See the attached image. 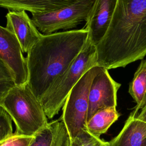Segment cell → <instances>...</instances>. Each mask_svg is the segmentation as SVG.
<instances>
[{
    "label": "cell",
    "mask_w": 146,
    "mask_h": 146,
    "mask_svg": "<svg viewBox=\"0 0 146 146\" xmlns=\"http://www.w3.org/2000/svg\"><path fill=\"white\" fill-rule=\"evenodd\" d=\"M98 66L124 67L146 55V0H117L107 33L96 46Z\"/></svg>",
    "instance_id": "6da1fadb"
},
{
    "label": "cell",
    "mask_w": 146,
    "mask_h": 146,
    "mask_svg": "<svg viewBox=\"0 0 146 146\" xmlns=\"http://www.w3.org/2000/svg\"><path fill=\"white\" fill-rule=\"evenodd\" d=\"M54 120L34 135V139L29 146H50L54 135Z\"/></svg>",
    "instance_id": "ac0fdd59"
},
{
    "label": "cell",
    "mask_w": 146,
    "mask_h": 146,
    "mask_svg": "<svg viewBox=\"0 0 146 146\" xmlns=\"http://www.w3.org/2000/svg\"><path fill=\"white\" fill-rule=\"evenodd\" d=\"M128 92L136 105L133 111L138 113L146 105V59H142L129 85Z\"/></svg>",
    "instance_id": "5bb4252c"
},
{
    "label": "cell",
    "mask_w": 146,
    "mask_h": 146,
    "mask_svg": "<svg viewBox=\"0 0 146 146\" xmlns=\"http://www.w3.org/2000/svg\"><path fill=\"white\" fill-rule=\"evenodd\" d=\"M0 58L9 68L16 85L27 83L26 58L15 35L0 26Z\"/></svg>",
    "instance_id": "52a82bcc"
},
{
    "label": "cell",
    "mask_w": 146,
    "mask_h": 146,
    "mask_svg": "<svg viewBox=\"0 0 146 146\" xmlns=\"http://www.w3.org/2000/svg\"><path fill=\"white\" fill-rule=\"evenodd\" d=\"M95 0H79L73 4L55 11L40 14H32L31 20L43 35L59 30L76 27L82 21H87Z\"/></svg>",
    "instance_id": "8992f818"
},
{
    "label": "cell",
    "mask_w": 146,
    "mask_h": 146,
    "mask_svg": "<svg viewBox=\"0 0 146 146\" xmlns=\"http://www.w3.org/2000/svg\"><path fill=\"white\" fill-rule=\"evenodd\" d=\"M119 116L116 107L99 110L87 120L85 130L93 136L100 138V136L107 131Z\"/></svg>",
    "instance_id": "4fadbf2b"
},
{
    "label": "cell",
    "mask_w": 146,
    "mask_h": 146,
    "mask_svg": "<svg viewBox=\"0 0 146 146\" xmlns=\"http://www.w3.org/2000/svg\"><path fill=\"white\" fill-rule=\"evenodd\" d=\"M137 117L139 119L146 123V105L141 109V112L137 115Z\"/></svg>",
    "instance_id": "44dd1931"
},
{
    "label": "cell",
    "mask_w": 146,
    "mask_h": 146,
    "mask_svg": "<svg viewBox=\"0 0 146 146\" xmlns=\"http://www.w3.org/2000/svg\"><path fill=\"white\" fill-rule=\"evenodd\" d=\"M13 121L6 111L0 106V140L14 134Z\"/></svg>",
    "instance_id": "d6986e66"
},
{
    "label": "cell",
    "mask_w": 146,
    "mask_h": 146,
    "mask_svg": "<svg viewBox=\"0 0 146 146\" xmlns=\"http://www.w3.org/2000/svg\"><path fill=\"white\" fill-rule=\"evenodd\" d=\"M6 28L17 37L23 53H27L43 34L25 11H9L6 15Z\"/></svg>",
    "instance_id": "9c48e42d"
},
{
    "label": "cell",
    "mask_w": 146,
    "mask_h": 146,
    "mask_svg": "<svg viewBox=\"0 0 146 146\" xmlns=\"http://www.w3.org/2000/svg\"><path fill=\"white\" fill-rule=\"evenodd\" d=\"M102 67L89 70L70 92L62 108L61 116L71 140L85 129L89 106V92L92 82Z\"/></svg>",
    "instance_id": "5b68a950"
},
{
    "label": "cell",
    "mask_w": 146,
    "mask_h": 146,
    "mask_svg": "<svg viewBox=\"0 0 146 146\" xmlns=\"http://www.w3.org/2000/svg\"><path fill=\"white\" fill-rule=\"evenodd\" d=\"M120 86L111 78L108 70L102 67L90 87L87 120L99 110L116 107L117 92Z\"/></svg>",
    "instance_id": "ba28073f"
},
{
    "label": "cell",
    "mask_w": 146,
    "mask_h": 146,
    "mask_svg": "<svg viewBox=\"0 0 146 146\" xmlns=\"http://www.w3.org/2000/svg\"><path fill=\"white\" fill-rule=\"evenodd\" d=\"M34 139V136H25L14 133L11 136L0 140V146H29Z\"/></svg>",
    "instance_id": "ffe728a7"
},
{
    "label": "cell",
    "mask_w": 146,
    "mask_h": 146,
    "mask_svg": "<svg viewBox=\"0 0 146 146\" xmlns=\"http://www.w3.org/2000/svg\"><path fill=\"white\" fill-rule=\"evenodd\" d=\"M71 139L62 117L54 120V131L50 146H70Z\"/></svg>",
    "instance_id": "2e32d148"
},
{
    "label": "cell",
    "mask_w": 146,
    "mask_h": 146,
    "mask_svg": "<svg viewBox=\"0 0 146 146\" xmlns=\"http://www.w3.org/2000/svg\"><path fill=\"white\" fill-rule=\"evenodd\" d=\"M97 59L96 46L87 38L76 59L40 100L48 119H52L59 113L70 92L84 74L98 66Z\"/></svg>",
    "instance_id": "277c9868"
},
{
    "label": "cell",
    "mask_w": 146,
    "mask_h": 146,
    "mask_svg": "<svg viewBox=\"0 0 146 146\" xmlns=\"http://www.w3.org/2000/svg\"><path fill=\"white\" fill-rule=\"evenodd\" d=\"M117 0H95L84 28L88 38L96 46L103 38L111 22Z\"/></svg>",
    "instance_id": "30bf717a"
},
{
    "label": "cell",
    "mask_w": 146,
    "mask_h": 146,
    "mask_svg": "<svg viewBox=\"0 0 146 146\" xmlns=\"http://www.w3.org/2000/svg\"><path fill=\"white\" fill-rule=\"evenodd\" d=\"M79 0H0V7L9 11H28L32 14L50 13Z\"/></svg>",
    "instance_id": "7c38bea8"
},
{
    "label": "cell",
    "mask_w": 146,
    "mask_h": 146,
    "mask_svg": "<svg viewBox=\"0 0 146 146\" xmlns=\"http://www.w3.org/2000/svg\"><path fill=\"white\" fill-rule=\"evenodd\" d=\"M70 146H110V144L109 141L93 136L84 129L71 140Z\"/></svg>",
    "instance_id": "e0dca14e"
},
{
    "label": "cell",
    "mask_w": 146,
    "mask_h": 146,
    "mask_svg": "<svg viewBox=\"0 0 146 146\" xmlns=\"http://www.w3.org/2000/svg\"><path fill=\"white\" fill-rule=\"evenodd\" d=\"M15 85L9 68L0 58V106L8 92Z\"/></svg>",
    "instance_id": "9a60e30c"
},
{
    "label": "cell",
    "mask_w": 146,
    "mask_h": 146,
    "mask_svg": "<svg viewBox=\"0 0 146 146\" xmlns=\"http://www.w3.org/2000/svg\"><path fill=\"white\" fill-rule=\"evenodd\" d=\"M88 34L83 28L43 34L27 52V83L39 100L76 59Z\"/></svg>",
    "instance_id": "7a4b0ae2"
},
{
    "label": "cell",
    "mask_w": 146,
    "mask_h": 146,
    "mask_svg": "<svg viewBox=\"0 0 146 146\" xmlns=\"http://www.w3.org/2000/svg\"><path fill=\"white\" fill-rule=\"evenodd\" d=\"M1 107L9 115L18 135L33 136L48 124L40 100L28 83L15 85L4 98Z\"/></svg>",
    "instance_id": "3957f363"
},
{
    "label": "cell",
    "mask_w": 146,
    "mask_h": 146,
    "mask_svg": "<svg viewBox=\"0 0 146 146\" xmlns=\"http://www.w3.org/2000/svg\"><path fill=\"white\" fill-rule=\"evenodd\" d=\"M132 111L120 132L110 142V146H146V123Z\"/></svg>",
    "instance_id": "8fae6325"
}]
</instances>
